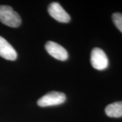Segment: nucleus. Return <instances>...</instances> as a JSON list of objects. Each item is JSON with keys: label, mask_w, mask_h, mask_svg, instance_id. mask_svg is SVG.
<instances>
[{"label": "nucleus", "mask_w": 122, "mask_h": 122, "mask_svg": "<svg viewBox=\"0 0 122 122\" xmlns=\"http://www.w3.org/2000/svg\"><path fill=\"white\" fill-rule=\"evenodd\" d=\"M49 14L56 20L62 23H67L70 21L71 17L63 8L58 2H53L48 6Z\"/></svg>", "instance_id": "nucleus-4"}, {"label": "nucleus", "mask_w": 122, "mask_h": 122, "mask_svg": "<svg viewBox=\"0 0 122 122\" xmlns=\"http://www.w3.org/2000/svg\"><path fill=\"white\" fill-rule=\"evenodd\" d=\"M112 20L115 26L120 32L122 33V14L119 12H115L113 14Z\"/></svg>", "instance_id": "nucleus-8"}, {"label": "nucleus", "mask_w": 122, "mask_h": 122, "mask_svg": "<svg viewBox=\"0 0 122 122\" xmlns=\"http://www.w3.org/2000/svg\"><path fill=\"white\" fill-rule=\"evenodd\" d=\"M90 62L94 69L99 71L106 69L109 66V59L105 52L99 48L92 50Z\"/></svg>", "instance_id": "nucleus-3"}, {"label": "nucleus", "mask_w": 122, "mask_h": 122, "mask_svg": "<svg viewBox=\"0 0 122 122\" xmlns=\"http://www.w3.org/2000/svg\"><path fill=\"white\" fill-rule=\"evenodd\" d=\"M45 48L48 54L57 60L65 61L68 59L69 56L66 50L56 42L49 41L46 44Z\"/></svg>", "instance_id": "nucleus-5"}, {"label": "nucleus", "mask_w": 122, "mask_h": 122, "mask_svg": "<svg viewBox=\"0 0 122 122\" xmlns=\"http://www.w3.org/2000/svg\"><path fill=\"white\" fill-rule=\"evenodd\" d=\"M0 56L8 61H15L17 58V53L7 40L0 36Z\"/></svg>", "instance_id": "nucleus-6"}, {"label": "nucleus", "mask_w": 122, "mask_h": 122, "mask_svg": "<svg viewBox=\"0 0 122 122\" xmlns=\"http://www.w3.org/2000/svg\"><path fill=\"white\" fill-rule=\"evenodd\" d=\"M0 21L7 26L16 28L20 25L21 18L8 5H0Z\"/></svg>", "instance_id": "nucleus-1"}, {"label": "nucleus", "mask_w": 122, "mask_h": 122, "mask_svg": "<svg viewBox=\"0 0 122 122\" xmlns=\"http://www.w3.org/2000/svg\"><path fill=\"white\" fill-rule=\"evenodd\" d=\"M66 95L60 92H50L37 100V105L41 107L59 105L65 102Z\"/></svg>", "instance_id": "nucleus-2"}, {"label": "nucleus", "mask_w": 122, "mask_h": 122, "mask_svg": "<svg viewBox=\"0 0 122 122\" xmlns=\"http://www.w3.org/2000/svg\"><path fill=\"white\" fill-rule=\"evenodd\" d=\"M105 113L109 117L119 118L122 117V101H117L107 105Z\"/></svg>", "instance_id": "nucleus-7"}]
</instances>
